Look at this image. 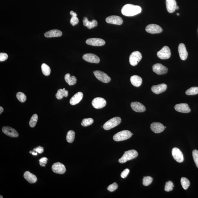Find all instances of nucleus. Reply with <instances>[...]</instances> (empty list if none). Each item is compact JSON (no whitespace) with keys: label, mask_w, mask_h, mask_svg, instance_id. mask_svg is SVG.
I'll return each instance as SVG.
<instances>
[{"label":"nucleus","mask_w":198,"mask_h":198,"mask_svg":"<svg viewBox=\"0 0 198 198\" xmlns=\"http://www.w3.org/2000/svg\"><path fill=\"white\" fill-rule=\"evenodd\" d=\"M181 182L183 189L185 190L187 189L190 185V182L189 180L185 177H182L181 179Z\"/></svg>","instance_id":"473e14b6"},{"label":"nucleus","mask_w":198,"mask_h":198,"mask_svg":"<svg viewBox=\"0 0 198 198\" xmlns=\"http://www.w3.org/2000/svg\"><path fill=\"white\" fill-rule=\"evenodd\" d=\"M167 9L168 12L173 13L176 9L177 2L175 0H166Z\"/></svg>","instance_id":"4be33fe9"},{"label":"nucleus","mask_w":198,"mask_h":198,"mask_svg":"<svg viewBox=\"0 0 198 198\" xmlns=\"http://www.w3.org/2000/svg\"><path fill=\"white\" fill-rule=\"evenodd\" d=\"M193 157L197 167L198 169V151L194 150L192 152Z\"/></svg>","instance_id":"58836bf2"},{"label":"nucleus","mask_w":198,"mask_h":198,"mask_svg":"<svg viewBox=\"0 0 198 198\" xmlns=\"http://www.w3.org/2000/svg\"><path fill=\"white\" fill-rule=\"evenodd\" d=\"M153 71L158 75H165L168 72V68L161 64H156L152 67Z\"/></svg>","instance_id":"6e6552de"},{"label":"nucleus","mask_w":198,"mask_h":198,"mask_svg":"<svg viewBox=\"0 0 198 198\" xmlns=\"http://www.w3.org/2000/svg\"><path fill=\"white\" fill-rule=\"evenodd\" d=\"M174 186V184L171 181H169L167 182L165 186V191L167 192L173 191Z\"/></svg>","instance_id":"4c0bfd02"},{"label":"nucleus","mask_w":198,"mask_h":198,"mask_svg":"<svg viewBox=\"0 0 198 198\" xmlns=\"http://www.w3.org/2000/svg\"><path fill=\"white\" fill-rule=\"evenodd\" d=\"M138 155V153L136 151L130 150L125 152L122 157L118 160V161L120 163H124L128 161L136 158Z\"/></svg>","instance_id":"f03ea898"},{"label":"nucleus","mask_w":198,"mask_h":198,"mask_svg":"<svg viewBox=\"0 0 198 198\" xmlns=\"http://www.w3.org/2000/svg\"><path fill=\"white\" fill-rule=\"evenodd\" d=\"M146 31L152 34L159 33L162 32L163 29L160 26L155 24L148 25L146 27Z\"/></svg>","instance_id":"9b49d317"},{"label":"nucleus","mask_w":198,"mask_h":198,"mask_svg":"<svg viewBox=\"0 0 198 198\" xmlns=\"http://www.w3.org/2000/svg\"><path fill=\"white\" fill-rule=\"evenodd\" d=\"M171 55L170 48L167 46H164L162 49L157 52V56L159 58L166 60L170 58Z\"/></svg>","instance_id":"0eeeda50"},{"label":"nucleus","mask_w":198,"mask_h":198,"mask_svg":"<svg viewBox=\"0 0 198 198\" xmlns=\"http://www.w3.org/2000/svg\"><path fill=\"white\" fill-rule=\"evenodd\" d=\"M47 159L46 158V157H43V158H41L39 160V163L44 164H45V165L47 163Z\"/></svg>","instance_id":"a18cd8bd"},{"label":"nucleus","mask_w":198,"mask_h":198,"mask_svg":"<svg viewBox=\"0 0 198 198\" xmlns=\"http://www.w3.org/2000/svg\"><path fill=\"white\" fill-rule=\"evenodd\" d=\"M106 23L109 24L120 25L123 23V19L121 17L116 15H111L106 19Z\"/></svg>","instance_id":"4468645a"},{"label":"nucleus","mask_w":198,"mask_h":198,"mask_svg":"<svg viewBox=\"0 0 198 198\" xmlns=\"http://www.w3.org/2000/svg\"><path fill=\"white\" fill-rule=\"evenodd\" d=\"M151 128L155 133H159L165 130V127L161 123H153L151 125Z\"/></svg>","instance_id":"aec40b11"},{"label":"nucleus","mask_w":198,"mask_h":198,"mask_svg":"<svg viewBox=\"0 0 198 198\" xmlns=\"http://www.w3.org/2000/svg\"><path fill=\"white\" fill-rule=\"evenodd\" d=\"M32 151H30V152H29L30 153H32Z\"/></svg>","instance_id":"603ef678"},{"label":"nucleus","mask_w":198,"mask_h":198,"mask_svg":"<svg viewBox=\"0 0 198 198\" xmlns=\"http://www.w3.org/2000/svg\"><path fill=\"white\" fill-rule=\"evenodd\" d=\"M130 172V170L128 169H126L121 173V177L123 178H125L127 177L128 175Z\"/></svg>","instance_id":"37998d69"},{"label":"nucleus","mask_w":198,"mask_h":198,"mask_svg":"<svg viewBox=\"0 0 198 198\" xmlns=\"http://www.w3.org/2000/svg\"><path fill=\"white\" fill-rule=\"evenodd\" d=\"M121 118L119 117H114L107 121L103 126V128L105 130H108L115 127L120 123Z\"/></svg>","instance_id":"20e7f679"},{"label":"nucleus","mask_w":198,"mask_h":198,"mask_svg":"<svg viewBox=\"0 0 198 198\" xmlns=\"http://www.w3.org/2000/svg\"><path fill=\"white\" fill-rule=\"evenodd\" d=\"M118 184L116 183H112V184L109 185L107 189L110 192H113L116 190L118 189Z\"/></svg>","instance_id":"ea45409f"},{"label":"nucleus","mask_w":198,"mask_h":198,"mask_svg":"<svg viewBox=\"0 0 198 198\" xmlns=\"http://www.w3.org/2000/svg\"><path fill=\"white\" fill-rule=\"evenodd\" d=\"M132 134L128 130H124L118 132L113 136V140L115 141H121L129 139L132 136Z\"/></svg>","instance_id":"7ed1b4c3"},{"label":"nucleus","mask_w":198,"mask_h":198,"mask_svg":"<svg viewBox=\"0 0 198 198\" xmlns=\"http://www.w3.org/2000/svg\"><path fill=\"white\" fill-rule=\"evenodd\" d=\"M142 56L139 52L135 51L132 52L130 55L129 62L130 64L133 66H136L141 60Z\"/></svg>","instance_id":"39448f33"},{"label":"nucleus","mask_w":198,"mask_h":198,"mask_svg":"<svg viewBox=\"0 0 198 198\" xmlns=\"http://www.w3.org/2000/svg\"><path fill=\"white\" fill-rule=\"evenodd\" d=\"M24 177L27 181L30 183H35L37 181V177L34 175L30 173L29 171H27L24 173Z\"/></svg>","instance_id":"b1692460"},{"label":"nucleus","mask_w":198,"mask_h":198,"mask_svg":"<svg viewBox=\"0 0 198 198\" xmlns=\"http://www.w3.org/2000/svg\"><path fill=\"white\" fill-rule=\"evenodd\" d=\"M62 35V31L57 29L52 30L45 33V36L46 37H60Z\"/></svg>","instance_id":"393cba45"},{"label":"nucleus","mask_w":198,"mask_h":198,"mask_svg":"<svg viewBox=\"0 0 198 198\" xmlns=\"http://www.w3.org/2000/svg\"><path fill=\"white\" fill-rule=\"evenodd\" d=\"M177 15H179V13H177Z\"/></svg>","instance_id":"864d4df0"},{"label":"nucleus","mask_w":198,"mask_h":198,"mask_svg":"<svg viewBox=\"0 0 198 198\" xmlns=\"http://www.w3.org/2000/svg\"><path fill=\"white\" fill-rule=\"evenodd\" d=\"M33 151H36V152L39 153L41 154L43 152V148L42 147L39 146L37 147V148H34Z\"/></svg>","instance_id":"c03bdc74"},{"label":"nucleus","mask_w":198,"mask_h":198,"mask_svg":"<svg viewBox=\"0 0 198 198\" xmlns=\"http://www.w3.org/2000/svg\"><path fill=\"white\" fill-rule=\"evenodd\" d=\"M1 196V197H0V198H3V196H1H1Z\"/></svg>","instance_id":"3c124183"},{"label":"nucleus","mask_w":198,"mask_h":198,"mask_svg":"<svg viewBox=\"0 0 198 198\" xmlns=\"http://www.w3.org/2000/svg\"><path fill=\"white\" fill-rule=\"evenodd\" d=\"M94 120L92 118H84L82 122L81 125L83 127H87L93 123Z\"/></svg>","instance_id":"72a5a7b5"},{"label":"nucleus","mask_w":198,"mask_h":198,"mask_svg":"<svg viewBox=\"0 0 198 198\" xmlns=\"http://www.w3.org/2000/svg\"><path fill=\"white\" fill-rule=\"evenodd\" d=\"M68 95V91L66 90L65 88L63 89H60L58 90L57 93L56 95V97L58 100H61L64 97H67Z\"/></svg>","instance_id":"c85d7f7f"},{"label":"nucleus","mask_w":198,"mask_h":198,"mask_svg":"<svg viewBox=\"0 0 198 198\" xmlns=\"http://www.w3.org/2000/svg\"><path fill=\"white\" fill-rule=\"evenodd\" d=\"M2 130L5 134L10 137L16 138L19 136V134L16 130L11 127L5 126L2 128Z\"/></svg>","instance_id":"f8f14e48"},{"label":"nucleus","mask_w":198,"mask_h":198,"mask_svg":"<svg viewBox=\"0 0 198 198\" xmlns=\"http://www.w3.org/2000/svg\"><path fill=\"white\" fill-rule=\"evenodd\" d=\"M32 154L33 155L36 156L37 155V152H32Z\"/></svg>","instance_id":"09e8293b"},{"label":"nucleus","mask_w":198,"mask_h":198,"mask_svg":"<svg viewBox=\"0 0 198 198\" xmlns=\"http://www.w3.org/2000/svg\"><path fill=\"white\" fill-rule=\"evenodd\" d=\"M83 25L84 26L87 27L88 29H92L97 27L98 22L95 19H93L91 21H89L86 17H84L83 19Z\"/></svg>","instance_id":"bb28decb"},{"label":"nucleus","mask_w":198,"mask_h":198,"mask_svg":"<svg viewBox=\"0 0 198 198\" xmlns=\"http://www.w3.org/2000/svg\"><path fill=\"white\" fill-rule=\"evenodd\" d=\"M186 94L188 96L198 94V87H194L189 88L186 91Z\"/></svg>","instance_id":"2f4dec72"},{"label":"nucleus","mask_w":198,"mask_h":198,"mask_svg":"<svg viewBox=\"0 0 198 198\" xmlns=\"http://www.w3.org/2000/svg\"><path fill=\"white\" fill-rule=\"evenodd\" d=\"M52 169L53 172L56 174H62L66 172V169L65 165L60 162L55 163L52 165Z\"/></svg>","instance_id":"1a4fd4ad"},{"label":"nucleus","mask_w":198,"mask_h":198,"mask_svg":"<svg viewBox=\"0 0 198 198\" xmlns=\"http://www.w3.org/2000/svg\"><path fill=\"white\" fill-rule=\"evenodd\" d=\"M83 59L86 62L98 64L100 62V59L97 56L91 53L84 54L83 56Z\"/></svg>","instance_id":"ddd939ff"},{"label":"nucleus","mask_w":198,"mask_h":198,"mask_svg":"<svg viewBox=\"0 0 198 198\" xmlns=\"http://www.w3.org/2000/svg\"><path fill=\"white\" fill-rule=\"evenodd\" d=\"M70 14L72 15V16H77V14L76 13H74L73 11H70Z\"/></svg>","instance_id":"49530a36"},{"label":"nucleus","mask_w":198,"mask_h":198,"mask_svg":"<svg viewBox=\"0 0 198 198\" xmlns=\"http://www.w3.org/2000/svg\"><path fill=\"white\" fill-rule=\"evenodd\" d=\"M38 120V116L37 114H34L29 121V126L33 128L35 126L36 123H37Z\"/></svg>","instance_id":"f704fd0d"},{"label":"nucleus","mask_w":198,"mask_h":198,"mask_svg":"<svg viewBox=\"0 0 198 198\" xmlns=\"http://www.w3.org/2000/svg\"><path fill=\"white\" fill-rule=\"evenodd\" d=\"M165 128H166V127H165Z\"/></svg>","instance_id":"5fc2aeb1"},{"label":"nucleus","mask_w":198,"mask_h":198,"mask_svg":"<svg viewBox=\"0 0 198 198\" xmlns=\"http://www.w3.org/2000/svg\"><path fill=\"white\" fill-rule=\"evenodd\" d=\"M130 81L132 85L135 87H139L141 85L142 80L138 76L133 75L130 78Z\"/></svg>","instance_id":"a878e982"},{"label":"nucleus","mask_w":198,"mask_h":198,"mask_svg":"<svg viewBox=\"0 0 198 198\" xmlns=\"http://www.w3.org/2000/svg\"><path fill=\"white\" fill-rule=\"evenodd\" d=\"M131 106L133 110L138 112H142L146 110L145 106L143 104L138 102L131 103Z\"/></svg>","instance_id":"412c9836"},{"label":"nucleus","mask_w":198,"mask_h":198,"mask_svg":"<svg viewBox=\"0 0 198 198\" xmlns=\"http://www.w3.org/2000/svg\"><path fill=\"white\" fill-rule=\"evenodd\" d=\"M153 178L149 176L144 177L143 179V184L144 186H148L152 183Z\"/></svg>","instance_id":"e433bc0d"},{"label":"nucleus","mask_w":198,"mask_h":198,"mask_svg":"<svg viewBox=\"0 0 198 198\" xmlns=\"http://www.w3.org/2000/svg\"><path fill=\"white\" fill-rule=\"evenodd\" d=\"M16 97L19 101L21 102H24L27 100V97L23 92H19L17 94Z\"/></svg>","instance_id":"c9c22d12"},{"label":"nucleus","mask_w":198,"mask_h":198,"mask_svg":"<svg viewBox=\"0 0 198 198\" xmlns=\"http://www.w3.org/2000/svg\"><path fill=\"white\" fill-rule=\"evenodd\" d=\"M172 153L173 157L177 162L182 163L184 161L183 154L179 148H173Z\"/></svg>","instance_id":"dca6fc26"},{"label":"nucleus","mask_w":198,"mask_h":198,"mask_svg":"<svg viewBox=\"0 0 198 198\" xmlns=\"http://www.w3.org/2000/svg\"><path fill=\"white\" fill-rule=\"evenodd\" d=\"M142 9L140 6L132 4H127L122 8V13L126 16H132L140 13Z\"/></svg>","instance_id":"f257e3e1"},{"label":"nucleus","mask_w":198,"mask_h":198,"mask_svg":"<svg viewBox=\"0 0 198 198\" xmlns=\"http://www.w3.org/2000/svg\"><path fill=\"white\" fill-rule=\"evenodd\" d=\"M178 50L181 59L182 60H185L188 56V53L186 50L185 45L183 43L180 44Z\"/></svg>","instance_id":"6ab92c4d"},{"label":"nucleus","mask_w":198,"mask_h":198,"mask_svg":"<svg viewBox=\"0 0 198 198\" xmlns=\"http://www.w3.org/2000/svg\"><path fill=\"white\" fill-rule=\"evenodd\" d=\"M65 80L69 85H74L76 83L77 79L75 76H71L70 74H66L65 76Z\"/></svg>","instance_id":"cd10ccee"},{"label":"nucleus","mask_w":198,"mask_h":198,"mask_svg":"<svg viewBox=\"0 0 198 198\" xmlns=\"http://www.w3.org/2000/svg\"><path fill=\"white\" fill-rule=\"evenodd\" d=\"M167 88V86L166 84L163 83L157 85L152 86L151 90L154 93L159 94L165 92Z\"/></svg>","instance_id":"a211bd4d"},{"label":"nucleus","mask_w":198,"mask_h":198,"mask_svg":"<svg viewBox=\"0 0 198 198\" xmlns=\"http://www.w3.org/2000/svg\"><path fill=\"white\" fill-rule=\"evenodd\" d=\"M41 70L43 74L45 76H49L51 73V69L46 64H43L41 66Z\"/></svg>","instance_id":"7c9ffc66"},{"label":"nucleus","mask_w":198,"mask_h":198,"mask_svg":"<svg viewBox=\"0 0 198 198\" xmlns=\"http://www.w3.org/2000/svg\"><path fill=\"white\" fill-rule=\"evenodd\" d=\"M95 77L100 81L104 83H108L111 80V78L107 74L102 71H96L94 72Z\"/></svg>","instance_id":"423d86ee"},{"label":"nucleus","mask_w":198,"mask_h":198,"mask_svg":"<svg viewBox=\"0 0 198 198\" xmlns=\"http://www.w3.org/2000/svg\"><path fill=\"white\" fill-rule=\"evenodd\" d=\"M8 56L6 53H0V62H4L8 58Z\"/></svg>","instance_id":"79ce46f5"},{"label":"nucleus","mask_w":198,"mask_h":198,"mask_svg":"<svg viewBox=\"0 0 198 198\" xmlns=\"http://www.w3.org/2000/svg\"><path fill=\"white\" fill-rule=\"evenodd\" d=\"M3 111V108L2 106L0 107V114H1Z\"/></svg>","instance_id":"de8ad7c7"},{"label":"nucleus","mask_w":198,"mask_h":198,"mask_svg":"<svg viewBox=\"0 0 198 198\" xmlns=\"http://www.w3.org/2000/svg\"><path fill=\"white\" fill-rule=\"evenodd\" d=\"M178 9H179V7H178V6H177L176 7V10H178Z\"/></svg>","instance_id":"8fccbe9b"},{"label":"nucleus","mask_w":198,"mask_h":198,"mask_svg":"<svg viewBox=\"0 0 198 198\" xmlns=\"http://www.w3.org/2000/svg\"><path fill=\"white\" fill-rule=\"evenodd\" d=\"M82 92H79L74 95L70 100V103L71 105H74L79 103L81 101L83 98Z\"/></svg>","instance_id":"5701e85b"},{"label":"nucleus","mask_w":198,"mask_h":198,"mask_svg":"<svg viewBox=\"0 0 198 198\" xmlns=\"http://www.w3.org/2000/svg\"><path fill=\"white\" fill-rule=\"evenodd\" d=\"M75 132L73 130H70L68 132L66 135V140L68 142L72 143L75 138Z\"/></svg>","instance_id":"c756f323"},{"label":"nucleus","mask_w":198,"mask_h":198,"mask_svg":"<svg viewBox=\"0 0 198 198\" xmlns=\"http://www.w3.org/2000/svg\"><path fill=\"white\" fill-rule=\"evenodd\" d=\"M106 100L102 98L97 97L92 100V105L95 108L101 109L106 106Z\"/></svg>","instance_id":"9d476101"},{"label":"nucleus","mask_w":198,"mask_h":198,"mask_svg":"<svg viewBox=\"0 0 198 198\" xmlns=\"http://www.w3.org/2000/svg\"><path fill=\"white\" fill-rule=\"evenodd\" d=\"M86 43L88 45L95 46H102L105 44V41L104 40L96 38L88 39L86 41Z\"/></svg>","instance_id":"2eb2a0df"},{"label":"nucleus","mask_w":198,"mask_h":198,"mask_svg":"<svg viewBox=\"0 0 198 198\" xmlns=\"http://www.w3.org/2000/svg\"><path fill=\"white\" fill-rule=\"evenodd\" d=\"M175 109L177 112L183 113H188L191 111L188 104L186 103L177 104L175 106Z\"/></svg>","instance_id":"f3484780"},{"label":"nucleus","mask_w":198,"mask_h":198,"mask_svg":"<svg viewBox=\"0 0 198 198\" xmlns=\"http://www.w3.org/2000/svg\"><path fill=\"white\" fill-rule=\"evenodd\" d=\"M70 23L73 26H75L79 23V19L77 16H72V18L70 20Z\"/></svg>","instance_id":"a19ab883"}]
</instances>
